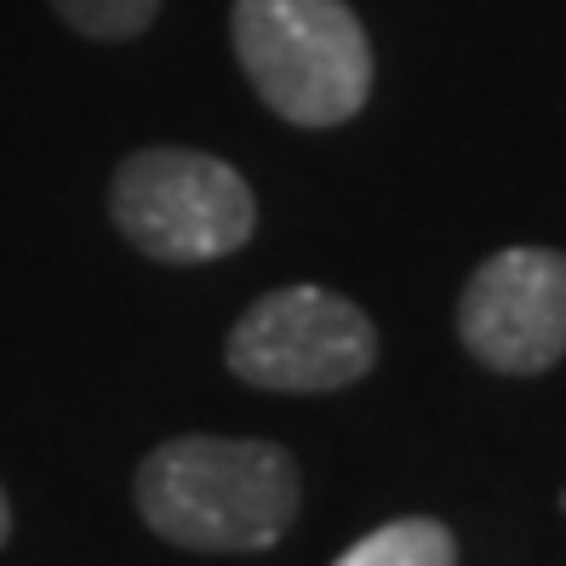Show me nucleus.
<instances>
[{"mask_svg": "<svg viewBox=\"0 0 566 566\" xmlns=\"http://www.w3.org/2000/svg\"><path fill=\"white\" fill-rule=\"evenodd\" d=\"M138 510L178 549L252 555L297 521V463L275 441L184 436L138 463Z\"/></svg>", "mask_w": 566, "mask_h": 566, "instance_id": "f257e3e1", "label": "nucleus"}, {"mask_svg": "<svg viewBox=\"0 0 566 566\" xmlns=\"http://www.w3.org/2000/svg\"><path fill=\"white\" fill-rule=\"evenodd\" d=\"M235 57L292 126H344L373 97V41L344 0H235Z\"/></svg>", "mask_w": 566, "mask_h": 566, "instance_id": "f03ea898", "label": "nucleus"}, {"mask_svg": "<svg viewBox=\"0 0 566 566\" xmlns=\"http://www.w3.org/2000/svg\"><path fill=\"white\" fill-rule=\"evenodd\" d=\"M109 218L155 263H212L252 241L258 201L229 160L160 144L115 166Z\"/></svg>", "mask_w": 566, "mask_h": 566, "instance_id": "7ed1b4c3", "label": "nucleus"}, {"mask_svg": "<svg viewBox=\"0 0 566 566\" xmlns=\"http://www.w3.org/2000/svg\"><path fill=\"white\" fill-rule=\"evenodd\" d=\"M229 373L252 389L326 395L373 373L378 332L344 292L326 286H275L235 321L223 344Z\"/></svg>", "mask_w": 566, "mask_h": 566, "instance_id": "20e7f679", "label": "nucleus"}, {"mask_svg": "<svg viewBox=\"0 0 566 566\" xmlns=\"http://www.w3.org/2000/svg\"><path fill=\"white\" fill-rule=\"evenodd\" d=\"M463 349L492 373H549L566 355V252L504 247L463 286Z\"/></svg>", "mask_w": 566, "mask_h": 566, "instance_id": "39448f33", "label": "nucleus"}, {"mask_svg": "<svg viewBox=\"0 0 566 566\" xmlns=\"http://www.w3.org/2000/svg\"><path fill=\"white\" fill-rule=\"evenodd\" d=\"M332 566H458V544L441 521L407 515L378 532H366L355 549H344Z\"/></svg>", "mask_w": 566, "mask_h": 566, "instance_id": "423d86ee", "label": "nucleus"}, {"mask_svg": "<svg viewBox=\"0 0 566 566\" xmlns=\"http://www.w3.org/2000/svg\"><path fill=\"white\" fill-rule=\"evenodd\" d=\"M52 7L86 41H138L155 23L160 0H52Z\"/></svg>", "mask_w": 566, "mask_h": 566, "instance_id": "0eeeda50", "label": "nucleus"}, {"mask_svg": "<svg viewBox=\"0 0 566 566\" xmlns=\"http://www.w3.org/2000/svg\"><path fill=\"white\" fill-rule=\"evenodd\" d=\"M12 538V504H7V492H0V544Z\"/></svg>", "mask_w": 566, "mask_h": 566, "instance_id": "6e6552de", "label": "nucleus"}]
</instances>
